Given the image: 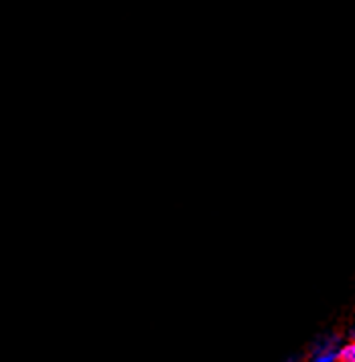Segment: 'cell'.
Wrapping results in <instances>:
<instances>
[{
	"label": "cell",
	"mask_w": 355,
	"mask_h": 362,
	"mask_svg": "<svg viewBox=\"0 0 355 362\" xmlns=\"http://www.w3.org/2000/svg\"><path fill=\"white\" fill-rule=\"evenodd\" d=\"M341 344L339 338L333 334H325L319 336L308 350V358L315 362H335L339 361Z\"/></svg>",
	"instance_id": "cell-1"
},
{
	"label": "cell",
	"mask_w": 355,
	"mask_h": 362,
	"mask_svg": "<svg viewBox=\"0 0 355 362\" xmlns=\"http://www.w3.org/2000/svg\"><path fill=\"white\" fill-rule=\"evenodd\" d=\"M339 361L355 362V340H351V342H347V344L341 346Z\"/></svg>",
	"instance_id": "cell-2"
}]
</instances>
